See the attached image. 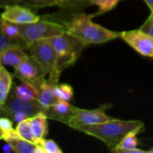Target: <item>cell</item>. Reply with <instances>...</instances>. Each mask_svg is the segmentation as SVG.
Segmentation results:
<instances>
[{"instance_id":"9","label":"cell","mask_w":153,"mask_h":153,"mask_svg":"<svg viewBox=\"0 0 153 153\" xmlns=\"http://www.w3.org/2000/svg\"><path fill=\"white\" fill-rule=\"evenodd\" d=\"M120 38L143 56L153 58V37L141 29L121 32Z\"/></svg>"},{"instance_id":"3","label":"cell","mask_w":153,"mask_h":153,"mask_svg":"<svg viewBox=\"0 0 153 153\" xmlns=\"http://www.w3.org/2000/svg\"><path fill=\"white\" fill-rule=\"evenodd\" d=\"M47 39L52 43L56 50L57 56L56 70L59 74H61L64 69L73 65L77 61L82 49L86 46L68 31Z\"/></svg>"},{"instance_id":"20","label":"cell","mask_w":153,"mask_h":153,"mask_svg":"<svg viewBox=\"0 0 153 153\" xmlns=\"http://www.w3.org/2000/svg\"><path fill=\"white\" fill-rule=\"evenodd\" d=\"M15 129H16V131H17V133L21 138H22V139H24V140L31 143L39 144V141L34 135L33 131H32L31 126H30V124L28 119L17 124V126Z\"/></svg>"},{"instance_id":"6","label":"cell","mask_w":153,"mask_h":153,"mask_svg":"<svg viewBox=\"0 0 153 153\" xmlns=\"http://www.w3.org/2000/svg\"><path fill=\"white\" fill-rule=\"evenodd\" d=\"M21 35L31 43L39 39H47L55 36L61 35L67 31V22L61 23L50 20H39L36 22L20 25Z\"/></svg>"},{"instance_id":"14","label":"cell","mask_w":153,"mask_h":153,"mask_svg":"<svg viewBox=\"0 0 153 153\" xmlns=\"http://www.w3.org/2000/svg\"><path fill=\"white\" fill-rule=\"evenodd\" d=\"M48 116L43 111L28 118L33 134L39 141L44 139L48 134Z\"/></svg>"},{"instance_id":"15","label":"cell","mask_w":153,"mask_h":153,"mask_svg":"<svg viewBox=\"0 0 153 153\" xmlns=\"http://www.w3.org/2000/svg\"><path fill=\"white\" fill-rule=\"evenodd\" d=\"M143 129H144V126H142V127H139V128H136V129L131 131L124 137V139L119 143V144L116 148L112 149L111 151L113 152L128 153L129 151L137 149L138 140H137L136 135L138 134H140Z\"/></svg>"},{"instance_id":"29","label":"cell","mask_w":153,"mask_h":153,"mask_svg":"<svg viewBox=\"0 0 153 153\" xmlns=\"http://www.w3.org/2000/svg\"><path fill=\"white\" fill-rule=\"evenodd\" d=\"M144 2L147 4L148 7L151 10V13H153V0H144Z\"/></svg>"},{"instance_id":"27","label":"cell","mask_w":153,"mask_h":153,"mask_svg":"<svg viewBox=\"0 0 153 153\" xmlns=\"http://www.w3.org/2000/svg\"><path fill=\"white\" fill-rule=\"evenodd\" d=\"M140 29L153 37V13H151L150 16L144 22V23L140 27Z\"/></svg>"},{"instance_id":"4","label":"cell","mask_w":153,"mask_h":153,"mask_svg":"<svg viewBox=\"0 0 153 153\" xmlns=\"http://www.w3.org/2000/svg\"><path fill=\"white\" fill-rule=\"evenodd\" d=\"M3 114L11 117L13 121L19 124L39 112H44L43 108L38 100H28L17 97L13 91L9 93L5 102L1 106Z\"/></svg>"},{"instance_id":"22","label":"cell","mask_w":153,"mask_h":153,"mask_svg":"<svg viewBox=\"0 0 153 153\" xmlns=\"http://www.w3.org/2000/svg\"><path fill=\"white\" fill-rule=\"evenodd\" d=\"M13 1L22 3L28 6L41 8V7H48V6H54V5H61L68 2L69 0H13Z\"/></svg>"},{"instance_id":"8","label":"cell","mask_w":153,"mask_h":153,"mask_svg":"<svg viewBox=\"0 0 153 153\" xmlns=\"http://www.w3.org/2000/svg\"><path fill=\"white\" fill-rule=\"evenodd\" d=\"M48 73L44 66L33 56H28L14 70L13 76L35 84L37 87L45 80V76Z\"/></svg>"},{"instance_id":"28","label":"cell","mask_w":153,"mask_h":153,"mask_svg":"<svg viewBox=\"0 0 153 153\" xmlns=\"http://www.w3.org/2000/svg\"><path fill=\"white\" fill-rule=\"evenodd\" d=\"M3 151H4L5 153H10V152H14V150H13V146H12L10 143H6V142H5V144L3 146Z\"/></svg>"},{"instance_id":"16","label":"cell","mask_w":153,"mask_h":153,"mask_svg":"<svg viewBox=\"0 0 153 153\" xmlns=\"http://www.w3.org/2000/svg\"><path fill=\"white\" fill-rule=\"evenodd\" d=\"M13 91L17 97L28 100H38L39 92V88L35 84L25 81H22L19 85L15 86Z\"/></svg>"},{"instance_id":"11","label":"cell","mask_w":153,"mask_h":153,"mask_svg":"<svg viewBox=\"0 0 153 153\" xmlns=\"http://www.w3.org/2000/svg\"><path fill=\"white\" fill-rule=\"evenodd\" d=\"M73 106L65 100H58L53 106L45 110L44 112L48 118L56 119L66 124L69 117L72 115Z\"/></svg>"},{"instance_id":"26","label":"cell","mask_w":153,"mask_h":153,"mask_svg":"<svg viewBox=\"0 0 153 153\" xmlns=\"http://www.w3.org/2000/svg\"><path fill=\"white\" fill-rule=\"evenodd\" d=\"M39 144L40 146H42V148L45 150L46 153H62L63 151L59 148V146L56 143V142H54L53 140H46L41 139L39 143Z\"/></svg>"},{"instance_id":"12","label":"cell","mask_w":153,"mask_h":153,"mask_svg":"<svg viewBox=\"0 0 153 153\" xmlns=\"http://www.w3.org/2000/svg\"><path fill=\"white\" fill-rule=\"evenodd\" d=\"M39 97L38 101L43 108L44 111L53 106L59 99L55 93V85L51 84L48 80H44L38 86Z\"/></svg>"},{"instance_id":"1","label":"cell","mask_w":153,"mask_h":153,"mask_svg":"<svg viewBox=\"0 0 153 153\" xmlns=\"http://www.w3.org/2000/svg\"><path fill=\"white\" fill-rule=\"evenodd\" d=\"M96 14L77 13L67 22V31L79 39L86 46L101 44L120 38L121 32L108 30L92 22Z\"/></svg>"},{"instance_id":"10","label":"cell","mask_w":153,"mask_h":153,"mask_svg":"<svg viewBox=\"0 0 153 153\" xmlns=\"http://www.w3.org/2000/svg\"><path fill=\"white\" fill-rule=\"evenodd\" d=\"M2 19L8 22L23 25L36 22L40 20V17L31 12L29 8L21 5H7L2 13Z\"/></svg>"},{"instance_id":"17","label":"cell","mask_w":153,"mask_h":153,"mask_svg":"<svg viewBox=\"0 0 153 153\" xmlns=\"http://www.w3.org/2000/svg\"><path fill=\"white\" fill-rule=\"evenodd\" d=\"M30 43L22 37H12L8 36L3 31H1L0 34V52L13 47H20L23 49H28Z\"/></svg>"},{"instance_id":"2","label":"cell","mask_w":153,"mask_h":153,"mask_svg":"<svg viewBox=\"0 0 153 153\" xmlns=\"http://www.w3.org/2000/svg\"><path fill=\"white\" fill-rule=\"evenodd\" d=\"M142 126H144V124L139 120L125 121L114 118L95 126H81L77 130L98 138L112 150L119 144L128 133Z\"/></svg>"},{"instance_id":"5","label":"cell","mask_w":153,"mask_h":153,"mask_svg":"<svg viewBox=\"0 0 153 153\" xmlns=\"http://www.w3.org/2000/svg\"><path fill=\"white\" fill-rule=\"evenodd\" d=\"M28 50L47 70L49 74L48 81L53 84L57 85L60 74L57 73V56L52 43L48 39H39L30 43Z\"/></svg>"},{"instance_id":"25","label":"cell","mask_w":153,"mask_h":153,"mask_svg":"<svg viewBox=\"0 0 153 153\" xmlns=\"http://www.w3.org/2000/svg\"><path fill=\"white\" fill-rule=\"evenodd\" d=\"M1 31H3L4 33H5L8 36H12V37L22 36L19 24L8 22L4 19H1Z\"/></svg>"},{"instance_id":"24","label":"cell","mask_w":153,"mask_h":153,"mask_svg":"<svg viewBox=\"0 0 153 153\" xmlns=\"http://www.w3.org/2000/svg\"><path fill=\"white\" fill-rule=\"evenodd\" d=\"M88 1L90 2V4H95L99 7V12L96 13V15H98L112 10L114 7L117 6L119 0H88Z\"/></svg>"},{"instance_id":"19","label":"cell","mask_w":153,"mask_h":153,"mask_svg":"<svg viewBox=\"0 0 153 153\" xmlns=\"http://www.w3.org/2000/svg\"><path fill=\"white\" fill-rule=\"evenodd\" d=\"M4 142L10 143L13 146L14 152L18 153H34L37 147V144L31 143L21 137L7 138L4 140Z\"/></svg>"},{"instance_id":"18","label":"cell","mask_w":153,"mask_h":153,"mask_svg":"<svg viewBox=\"0 0 153 153\" xmlns=\"http://www.w3.org/2000/svg\"><path fill=\"white\" fill-rule=\"evenodd\" d=\"M13 78L10 73L4 68V65L0 66V106L4 105L11 91Z\"/></svg>"},{"instance_id":"23","label":"cell","mask_w":153,"mask_h":153,"mask_svg":"<svg viewBox=\"0 0 153 153\" xmlns=\"http://www.w3.org/2000/svg\"><path fill=\"white\" fill-rule=\"evenodd\" d=\"M55 93L59 100L70 101L74 96V90L69 84H57L55 86Z\"/></svg>"},{"instance_id":"21","label":"cell","mask_w":153,"mask_h":153,"mask_svg":"<svg viewBox=\"0 0 153 153\" xmlns=\"http://www.w3.org/2000/svg\"><path fill=\"white\" fill-rule=\"evenodd\" d=\"M0 139L4 141L7 138L20 137L16 129L14 130L13 127V122L7 117H2L0 118Z\"/></svg>"},{"instance_id":"7","label":"cell","mask_w":153,"mask_h":153,"mask_svg":"<svg viewBox=\"0 0 153 153\" xmlns=\"http://www.w3.org/2000/svg\"><path fill=\"white\" fill-rule=\"evenodd\" d=\"M113 119L114 117L106 115L102 107L96 109H82L73 106L72 115L66 125L77 130L81 126H95Z\"/></svg>"},{"instance_id":"30","label":"cell","mask_w":153,"mask_h":153,"mask_svg":"<svg viewBox=\"0 0 153 153\" xmlns=\"http://www.w3.org/2000/svg\"><path fill=\"white\" fill-rule=\"evenodd\" d=\"M147 153H153V148L151 149V150H149V151H147Z\"/></svg>"},{"instance_id":"13","label":"cell","mask_w":153,"mask_h":153,"mask_svg":"<svg viewBox=\"0 0 153 153\" xmlns=\"http://www.w3.org/2000/svg\"><path fill=\"white\" fill-rule=\"evenodd\" d=\"M28 55L24 52V49L20 47L9 48L2 52H0V60L2 65H9L16 68Z\"/></svg>"}]
</instances>
